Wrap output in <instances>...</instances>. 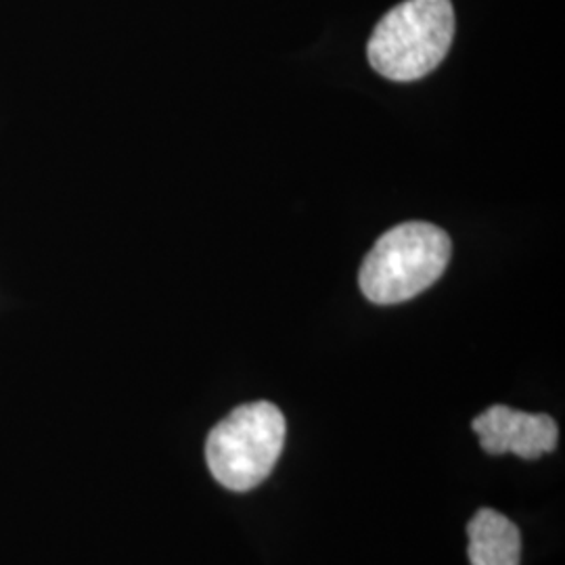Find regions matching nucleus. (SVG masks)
I'll list each match as a JSON object with an SVG mask.
<instances>
[{
  "label": "nucleus",
  "instance_id": "nucleus-4",
  "mask_svg": "<svg viewBox=\"0 0 565 565\" xmlns=\"http://www.w3.org/2000/svg\"><path fill=\"white\" fill-rule=\"evenodd\" d=\"M471 427L488 455L513 452L527 461L553 452L559 440L557 424L548 415H532L503 404L490 406Z\"/></svg>",
  "mask_w": 565,
  "mask_h": 565
},
{
  "label": "nucleus",
  "instance_id": "nucleus-2",
  "mask_svg": "<svg viewBox=\"0 0 565 565\" xmlns=\"http://www.w3.org/2000/svg\"><path fill=\"white\" fill-rule=\"evenodd\" d=\"M450 237L436 224L404 223L390 228L366 254L359 282L366 300L401 303L424 294L443 277Z\"/></svg>",
  "mask_w": 565,
  "mask_h": 565
},
{
  "label": "nucleus",
  "instance_id": "nucleus-3",
  "mask_svg": "<svg viewBox=\"0 0 565 565\" xmlns=\"http://www.w3.org/2000/svg\"><path fill=\"white\" fill-rule=\"evenodd\" d=\"M285 417L273 403L237 406L205 443V461L218 484L247 492L263 484L281 457Z\"/></svg>",
  "mask_w": 565,
  "mask_h": 565
},
{
  "label": "nucleus",
  "instance_id": "nucleus-1",
  "mask_svg": "<svg viewBox=\"0 0 565 565\" xmlns=\"http://www.w3.org/2000/svg\"><path fill=\"white\" fill-rule=\"evenodd\" d=\"M452 39L455 11L450 0H406L377 23L366 57L387 81H419L445 61Z\"/></svg>",
  "mask_w": 565,
  "mask_h": 565
},
{
  "label": "nucleus",
  "instance_id": "nucleus-5",
  "mask_svg": "<svg viewBox=\"0 0 565 565\" xmlns=\"http://www.w3.org/2000/svg\"><path fill=\"white\" fill-rule=\"evenodd\" d=\"M471 565H520L522 536L518 525L492 509H480L467 525Z\"/></svg>",
  "mask_w": 565,
  "mask_h": 565
}]
</instances>
